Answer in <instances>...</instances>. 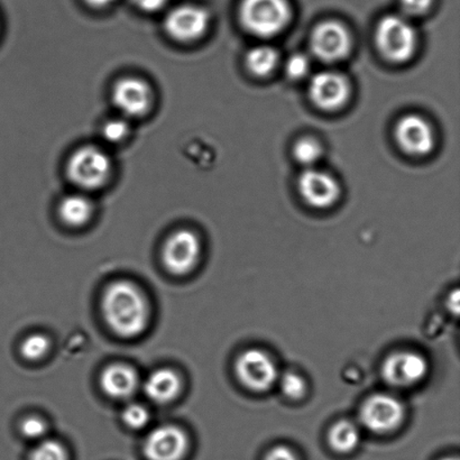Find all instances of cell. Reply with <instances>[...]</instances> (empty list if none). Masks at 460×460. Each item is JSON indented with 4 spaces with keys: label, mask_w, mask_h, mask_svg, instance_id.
<instances>
[{
    "label": "cell",
    "mask_w": 460,
    "mask_h": 460,
    "mask_svg": "<svg viewBox=\"0 0 460 460\" xmlns=\"http://www.w3.org/2000/svg\"><path fill=\"white\" fill-rule=\"evenodd\" d=\"M189 445L186 432L177 426L165 425L148 434L143 450L147 460H182Z\"/></svg>",
    "instance_id": "12"
},
{
    "label": "cell",
    "mask_w": 460,
    "mask_h": 460,
    "mask_svg": "<svg viewBox=\"0 0 460 460\" xmlns=\"http://www.w3.org/2000/svg\"><path fill=\"white\" fill-rule=\"evenodd\" d=\"M265 460H299L296 454L287 446H277L266 454Z\"/></svg>",
    "instance_id": "31"
},
{
    "label": "cell",
    "mask_w": 460,
    "mask_h": 460,
    "mask_svg": "<svg viewBox=\"0 0 460 460\" xmlns=\"http://www.w3.org/2000/svg\"><path fill=\"white\" fill-rule=\"evenodd\" d=\"M200 255V239L191 230L180 229L166 239L162 260L170 273L181 277L196 268Z\"/></svg>",
    "instance_id": "9"
},
{
    "label": "cell",
    "mask_w": 460,
    "mask_h": 460,
    "mask_svg": "<svg viewBox=\"0 0 460 460\" xmlns=\"http://www.w3.org/2000/svg\"><path fill=\"white\" fill-rule=\"evenodd\" d=\"M128 2L137 11L147 15L165 13L171 6V0H128Z\"/></svg>",
    "instance_id": "29"
},
{
    "label": "cell",
    "mask_w": 460,
    "mask_h": 460,
    "mask_svg": "<svg viewBox=\"0 0 460 460\" xmlns=\"http://www.w3.org/2000/svg\"><path fill=\"white\" fill-rule=\"evenodd\" d=\"M381 372L387 385L409 389L425 380L429 373V363L425 356L417 351L400 350L387 356Z\"/></svg>",
    "instance_id": "8"
},
{
    "label": "cell",
    "mask_w": 460,
    "mask_h": 460,
    "mask_svg": "<svg viewBox=\"0 0 460 460\" xmlns=\"http://www.w3.org/2000/svg\"><path fill=\"white\" fill-rule=\"evenodd\" d=\"M299 192L306 204L323 209L335 204L341 195V187L331 174L309 169L301 174Z\"/></svg>",
    "instance_id": "15"
},
{
    "label": "cell",
    "mask_w": 460,
    "mask_h": 460,
    "mask_svg": "<svg viewBox=\"0 0 460 460\" xmlns=\"http://www.w3.org/2000/svg\"><path fill=\"white\" fill-rule=\"evenodd\" d=\"M286 71L288 78L292 80H300L305 78L310 71V62L304 54H295L288 58L286 66Z\"/></svg>",
    "instance_id": "28"
},
{
    "label": "cell",
    "mask_w": 460,
    "mask_h": 460,
    "mask_svg": "<svg viewBox=\"0 0 460 460\" xmlns=\"http://www.w3.org/2000/svg\"><path fill=\"white\" fill-rule=\"evenodd\" d=\"M443 460H459L457 457H448V458H445Z\"/></svg>",
    "instance_id": "33"
},
{
    "label": "cell",
    "mask_w": 460,
    "mask_h": 460,
    "mask_svg": "<svg viewBox=\"0 0 460 460\" xmlns=\"http://www.w3.org/2000/svg\"><path fill=\"white\" fill-rule=\"evenodd\" d=\"M130 130H132V128H130L129 120L119 116L116 119L107 120L102 126L101 134L108 144L119 146L129 137Z\"/></svg>",
    "instance_id": "21"
},
{
    "label": "cell",
    "mask_w": 460,
    "mask_h": 460,
    "mask_svg": "<svg viewBox=\"0 0 460 460\" xmlns=\"http://www.w3.org/2000/svg\"><path fill=\"white\" fill-rule=\"evenodd\" d=\"M102 390L111 399L128 400L137 394L138 374L125 364H112L103 369L101 376Z\"/></svg>",
    "instance_id": "16"
},
{
    "label": "cell",
    "mask_w": 460,
    "mask_h": 460,
    "mask_svg": "<svg viewBox=\"0 0 460 460\" xmlns=\"http://www.w3.org/2000/svg\"><path fill=\"white\" fill-rule=\"evenodd\" d=\"M239 18L243 29L257 38H274L290 22L291 7L288 0H243Z\"/></svg>",
    "instance_id": "3"
},
{
    "label": "cell",
    "mask_w": 460,
    "mask_h": 460,
    "mask_svg": "<svg viewBox=\"0 0 460 460\" xmlns=\"http://www.w3.org/2000/svg\"><path fill=\"white\" fill-rule=\"evenodd\" d=\"M144 394L156 404H169L178 398L182 391V380L171 368H160L152 372L144 382Z\"/></svg>",
    "instance_id": "17"
},
{
    "label": "cell",
    "mask_w": 460,
    "mask_h": 460,
    "mask_svg": "<svg viewBox=\"0 0 460 460\" xmlns=\"http://www.w3.org/2000/svg\"><path fill=\"white\" fill-rule=\"evenodd\" d=\"M21 432L27 439L40 441L48 434V425L39 417H27L21 423Z\"/></svg>",
    "instance_id": "27"
},
{
    "label": "cell",
    "mask_w": 460,
    "mask_h": 460,
    "mask_svg": "<svg viewBox=\"0 0 460 460\" xmlns=\"http://www.w3.org/2000/svg\"><path fill=\"white\" fill-rule=\"evenodd\" d=\"M102 311L108 327L121 338H135L146 331L150 318L146 296L132 282L111 283L103 292Z\"/></svg>",
    "instance_id": "1"
},
{
    "label": "cell",
    "mask_w": 460,
    "mask_h": 460,
    "mask_svg": "<svg viewBox=\"0 0 460 460\" xmlns=\"http://www.w3.org/2000/svg\"><path fill=\"white\" fill-rule=\"evenodd\" d=\"M85 6L93 9V11H105V9L114 6L117 0H83Z\"/></svg>",
    "instance_id": "32"
},
{
    "label": "cell",
    "mask_w": 460,
    "mask_h": 460,
    "mask_svg": "<svg viewBox=\"0 0 460 460\" xmlns=\"http://www.w3.org/2000/svg\"><path fill=\"white\" fill-rule=\"evenodd\" d=\"M111 174V156L98 146L80 147L67 160V178L83 192L97 191L105 187Z\"/></svg>",
    "instance_id": "2"
},
{
    "label": "cell",
    "mask_w": 460,
    "mask_h": 460,
    "mask_svg": "<svg viewBox=\"0 0 460 460\" xmlns=\"http://www.w3.org/2000/svg\"><path fill=\"white\" fill-rule=\"evenodd\" d=\"M322 146L313 138H302L293 148V155L302 165L311 166L322 157Z\"/></svg>",
    "instance_id": "25"
},
{
    "label": "cell",
    "mask_w": 460,
    "mask_h": 460,
    "mask_svg": "<svg viewBox=\"0 0 460 460\" xmlns=\"http://www.w3.org/2000/svg\"><path fill=\"white\" fill-rule=\"evenodd\" d=\"M111 102L119 116L128 120L138 119L151 111L153 92L146 81L128 76L114 84Z\"/></svg>",
    "instance_id": "10"
},
{
    "label": "cell",
    "mask_w": 460,
    "mask_h": 460,
    "mask_svg": "<svg viewBox=\"0 0 460 460\" xmlns=\"http://www.w3.org/2000/svg\"><path fill=\"white\" fill-rule=\"evenodd\" d=\"M404 419V404L389 394L369 396L359 410L360 423L373 434H391L399 429Z\"/></svg>",
    "instance_id": "7"
},
{
    "label": "cell",
    "mask_w": 460,
    "mask_h": 460,
    "mask_svg": "<svg viewBox=\"0 0 460 460\" xmlns=\"http://www.w3.org/2000/svg\"><path fill=\"white\" fill-rule=\"evenodd\" d=\"M350 88L349 81L336 72L323 71L310 81L311 101L320 110L335 111L349 101Z\"/></svg>",
    "instance_id": "13"
},
{
    "label": "cell",
    "mask_w": 460,
    "mask_h": 460,
    "mask_svg": "<svg viewBox=\"0 0 460 460\" xmlns=\"http://www.w3.org/2000/svg\"><path fill=\"white\" fill-rule=\"evenodd\" d=\"M434 0H400L401 8L405 15L420 16L432 6Z\"/></svg>",
    "instance_id": "30"
},
{
    "label": "cell",
    "mask_w": 460,
    "mask_h": 460,
    "mask_svg": "<svg viewBox=\"0 0 460 460\" xmlns=\"http://www.w3.org/2000/svg\"><path fill=\"white\" fill-rule=\"evenodd\" d=\"M279 62V54L268 45L252 48L246 56L247 69L256 76H266L272 74Z\"/></svg>",
    "instance_id": "20"
},
{
    "label": "cell",
    "mask_w": 460,
    "mask_h": 460,
    "mask_svg": "<svg viewBox=\"0 0 460 460\" xmlns=\"http://www.w3.org/2000/svg\"><path fill=\"white\" fill-rule=\"evenodd\" d=\"M310 44L315 58L323 62L335 63L349 56L351 38L349 31L341 22L328 21L315 26Z\"/></svg>",
    "instance_id": "11"
},
{
    "label": "cell",
    "mask_w": 460,
    "mask_h": 460,
    "mask_svg": "<svg viewBox=\"0 0 460 460\" xmlns=\"http://www.w3.org/2000/svg\"><path fill=\"white\" fill-rule=\"evenodd\" d=\"M329 445L338 453L354 452L360 441V432L356 423L341 420L332 427L328 435Z\"/></svg>",
    "instance_id": "19"
},
{
    "label": "cell",
    "mask_w": 460,
    "mask_h": 460,
    "mask_svg": "<svg viewBox=\"0 0 460 460\" xmlns=\"http://www.w3.org/2000/svg\"><path fill=\"white\" fill-rule=\"evenodd\" d=\"M210 21L208 9L200 4H175L165 12L164 31L175 42L193 43L204 38Z\"/></svg>",
    "instance_id": "5"
},
{
    "label": "cell",
    "mask_w": 460,
    "mask_h": 460,
    "mask_svg": "<svg viewBox=\"0 0 460 460\" xmlns=\"http://www.w3.org/2000/svg\"><path fill=\"white\" fill-rule=\"evenodd\" d=\"M93 213V201L83 192L63 198L58 206V216L62 223L69 227H84L92 220Z\"/></svg>",
    "instance_id": "18"
},
{
    "label": "cell",
    "mask_w": 460,
    "mask_h": 460,
    "mask_svg": "<svg viewBox=\"0 0 460 460\" xmlns=\"http://www.w3.org/2000/svg\"><path fill=\"white\" fill-rule=\"evenodd\" d=\"M49 346H51V342L47 336L42 333H33L22 342L21 354L22 358L31 362H38L49 353Z\"/></svg>",
    "instance_id": "22"
},
{
    "label": "cell",
    "mask_w": 460,
    "mask_h": 460,
    "mask_svg": "<svg viewBox=\"0 0 460 460\" xmlns=\"http://www.w3.org/2000/svg\"><path fill=\"white\" fill-rule=\"evenodd\" d=\"M376 40L378 51L387 61L403 63L414 56L418 36L407 17L387 15L378 22Z\"/></svg>",
    "instance_id": "4"
},
{
    "label": "cell",
    "mask_w": 460,
    "mask_h": 460,
    "mask_svg": "<svg viewBox=\"0 0 460 460\" xmlns=\"http://www.w3.org/2000/svg\"><path fill=\"white\" fill-rule=\"evenodd\" d=\"M30 460H69L65 446L57 440L43 439L31 452Z\"/></svg>",
    "instance_id": "24"
},
{
    "label": "cell",
    "mask_w": 460,
    "mask_h": 460,
    "mask_svg": "<svg viewBox=\"0 0 460 460\" xmlns=\"http://www.w3.org/2000/svg\"><path fill=\"white\" fill-rule=\"evenodd\" d=\"M395 138L399 146L410 155H426L435 146L431 126L419 115H407L395 126Z\"/></svg>",
    "instance_id": "14"
},
{
    "label": "cell",
    "mask_w": 460,
    "mask_h": 460,
    "mask_svg": "<svg viewBox=\"0 0 460 460\" xmlns=\"http://www.w3.org/2000/svg\"><path fill=\"white\" fill-rule=\"evenodd\" d=\"M150 412L143 404L130 403L125 407L121 419L129 429L141 430L150 422Z\"/></svg>",
    "instance_id": "26"
},
{
    "label": "cell",
    "mask_w": 460,
    "mask_h": 460,
    "mask_svg": "<svg viewBox=\"0 0 460 460\" xmlns=\"http://www.w3.org/2000/svg\"><path fill=\"white\" fill-rule=\"evenodd\" d=\"M234 373L243 386L256 394L273 389L279 377L274 359L266 351L257 349H247L238 356Z\"/></svg>",
    "instance_id": "6"
},
{
    "label": "cell",
    "mask_w": 460,
    "mask_h": 460,
    "mask_svg": "<svg viewBox=\"0 0 460 460\" xmlns=\"http://www.w3.org/2000/svg\"><path fill=\"white\" fill-rule=\"evenodd\" d=\"M279 386L281 391L287 398L291 400H300L305 398L308 385L304 376L295 372L284 373L281 377H279Z\"/></svg>",
    "instance_id": "23"
}]
</instances>
